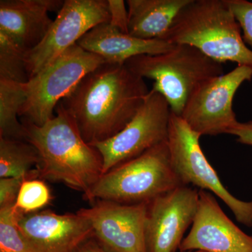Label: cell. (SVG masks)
Listing matches in <instances>:
<instances>
[{
  "mask_svg": "<svg viewBox=\"0 0 252 252\" xmlns=\"http://www.w3.org/2000/svg\"><path fill=\"white\" fill-rule=\"evenodd\" d=\"M149 89L125 64L105 63L59 102L88 144L114 137L135 117Z\"/></svg>",
  "mask_w": 252,
  "mask_h": 252,
  "instance_id": "6da1fadb",
  "label": "cell"
},
{
  "mask_svg": "<svg viewBox=\"0 0 252 252\" xmlns=\"http://www.w3.org/2000/svg\"><path fill=\"white\" fill-rule=\"evenodd\" d=\"M55 112V117L42 126L23 119L25 140L39 154L40 177L63 182L86 197L102 175V157L84 140L61 104Z\"/></svg>",
  "mask_w": 252,
  "mask_h": 252,
  "instance_id": "7a4b0ae2",
  "label": "cell"
},
{
  "mask_svg": "<svg viewBox=\"0 0 252 252\" xmlns=\"http://www.w3.org/2000/svg\"><path fill=\"white\" fill-rule=\"evenodd\" d=\"M160 39L193 46L222 64L230 61L252 69V49L225 0H191Z\"/></svg>",
  "mask_w": 252,
  "mask_h": 252,
  "instance_id": "3957f363",
  "label": "cell"
},
{
  "mask_svg": "<svg viewBox=\"0 0 252 252\" xmlns=\"http://www.w3.org/2000/svg\"><path fill=\"white\" fill-rule=\"evenodd\" d=\"M125 64L142 79L153 80L152 90L165 97L172 113L178 117L200 86L224 74L222 63L187 44H175L160 54L135 56Z\"/></svg>",
  "mask_w": 252,
  "mask_h": 252,
  "instance_id": "277c9868",
  "label": "cell"
},
{
  "mask_svg": "<svg viewBox=\"0 0 252 252\" xmlns=\"http://www.w3.org/2000/svg\"><path fill=\"white\" fill-rule=\"evenodd\" d=\"M180 185L167 141L103 174L86 198L126 205L149 203Z\"/></svg>",
  "mask_w": 252,
  "mask_h": 252,
  "instance_id": "5b68a950",
  "label": "cell"
},
{
  "mask_svg": "<svg viewBox=\"0 0 252 252\" xmlns=\"http://www.w3.org/2000/svg\"><path fill=\"white\" fill-rule=\"evenodd\" d=\"M105 61L81 48L71 46L26 83L27 97L19 117L36 126L55 117L59 102L70 94L84 77Z\"/></svg>",
  "mask_w": 252,
  "mask_h": 252,
  "instance_id": "8992f818",
  "label": "cell"
},
{
  "mask_svg": "<svg viewBox=\"0 0 252 252\" xmlns=\"http://www.w3.org/2000/svg\"><path fill=\"white\" fill-rule=\"evenodd\" d=\"M200 137L182 118L172 113L167 144L172 167L181 184L215 194L231 210L239 223L252 228V201L235 198L223 185L202 150Z\"/></svg>",
  "mask_w": 252,
  "mask_h": 252,
  "instance_id": "52a82bcc",
  "label": "cell"
},
{
  "mask_svg": "<svg viewBox=\"0 0 252 252\" xmlns=\"http://www.w3.org/2000/svg\"><path fill=\"white\" fill-rule=\"evenodd\" d=\"M171 114L165 97L150 89L135 117L119 133L91 144L102 157V175L167 142Z\"/></svg>",
  "mask_w": 252,
  "mask_h": 252,
  "instance_id": "ba28073f",
  "label": "cell"
},
{
  "mask_svg": "<svg viewBox=\"0 0 252 252\" xmlns=\"http://www.w3.org/2000/svg\"><path fill=\"white\" fill-rule=\"evenodd\" d=\"M109 20L108 0H65L45 37L26 53L29 78L77 44L88 32Z\"/></svg>",
  "mask_w": 252,
  "mask_h": 252,
  "instance_id": "9c48e42d",
  "label": "cell"
},
{
  "mask_svg": "<svg viewBox=\"0 0 252 252\" xmlns=\"http://www.w3.org/2000/svg\"><path fill=\"white\" fill-rule=\"evenodd\" d=\"M252 79V69L237 66L204 83L192 94L180 117L200 136L228 134L238 122L233 99L239 88Z\"/></svg>",
  "mask_w": 252,
  "mask_h": 252,
  "instance_id": "30bf717a",
  "label": "cell"
},
{
  "mask_svg": "<svg viewBox=\"0 0 252 252\" xmlns=\"http://www.w3.org/2000/svg\"><path fill=\"white\" fill-rule=\"evenodd\" d=\"M199 201V190L180 185L148 204L146 242L148 252H176L192 225Z\"/></svg>",
  "mask_w": 252,
  "mask_h": 252,
  "instance_id": "8fae6325",
  "label": "cell"
},
{
  "mask_svg": "<svg viewBox=\"0 0 252 252\" xmlns=\"http://www.w3.org/2000/svg\"><path fill=\"white\" fill-rule=\"evenodd\" d=\"M149 203L126 205L98 200L78 213L90 221L95 236L109 252H148L146 220Z\"/></svg>",
  "mask_w": 252,
  "mask_h": 252,
  "instance_id": "7c38bea8",
  "label": "cell"
},
{
  "mask_svg": "<svg viewBox=\"0 0 252 252\" xmlns=\"http://www.w3.org/2000/svg\"><path fill=\"white\" fill-rule=\"evenodd\" d=\"M181 252H252V237L226 216L215 195L199 189L196 215Z\"/></svg>",
  "mask_w": 252,
  "mask_h": 252,
  "instance_id": "4fadbf2b",
  "label": "cell"
},
{
  "mask_svg": "<svg viewBox=\"0 0 252 252\" xmlns=\"http://www.w3.org/2000/svg\"><path fill=\"white\" fill-rule=\"evenodd\" d=\"M18 227L33 252H75L94 235L90 221L78 212H33L23 215Z\"/></svg>",
  "mask_w": 252,
  "mask_h": 252,
  "instance_id": "5bb4252c",
  "label": "cell"
},
{
  "mask_svg": "<svg viewBox=\"0 0 252 252\" xmlns=\"http://www.w3.org/2000/svg\"><path fill=\"white\" fill-rule=\"evenodd\" d=\"M62 0H1L0 31L26 52L45 37L53 21L49 12L59 11Z\"/></svg>",
  "mask_w": 252,
  "mask_h": 252,
  "instance_id": "9a60e30c",
  "label": "cell"
},
{
  "mask_svg": "<svg viewBox=\"0 0 252 252\" xmlns=\"http://www.w3.org/2000/svg\"><path fill=\"white\" fill-rule=\"evenodd\" d=\"M77 44L100 56L106 63L125 64L141 55H157L170 51L175 44L162 39H138L119 31L109 22L101 23L81 37Z\"/></svg>",
  "mask_w": 252,
  "mask_h": 252,
  "instance_id": "2e32d148",
  "label": "cell"
},
{
  "mask_svg": "<svg viewBox=\"0 0 252 252\" xmlns=\"http://www.w3.org/2000/svg\"><path fill=\"white\" fill-rule=\"evenodd\" d=\"M191 0H127L128 33L146 40L160 39Z\"/></svg>",
  "mask_w": 252,
  "mask_h": 252,
  "instance_id": "e0dca14e",
  "label": "cell"
},
{
  "mask_svg": "<svg viewBox=\"0 0 252 252\" xmlns=\"http://www.w3.org/2000/svg\"><path fill=\"white\" fill-rule=\"evenodd\" d=\"M40 157L35 147L26 140L0 137V178L39 176Z\"/></svg>",
  "mask_w": 252,
  "mask_h": 252,
  "instance_id": "ac0fdd59",
  "label": "cell"
},
{
  "mask_svg": "<svg viewBox=\"0 0 252 252\" xmlns=\"http://www.w3.org/2000/svg\"><path fill=\"white\" fill-rule=\"evenodd\" d=\"M26 97V83L0 79V137L25 140L24 126L18 117Z\"/></svg>",
  "mask_w": 252,
  "mask_h": 252,
  "instance_id": "d6986e66",
  "label": "cell"
},
{
  "mask_svg": "<svg viewBox=\"0 0 252 252\" xmlns=\"http://www.w3.org/2000/svg\"><path fill=\"white\" fill-rule=\"evenodd\" d=\"M26 53L9 36L0 31V79L21 84L29 81Z\"/></svg>",
  "mask_w": 252,
  "mask_h": 252,
  "instance_id": "ffe728a7",
  "label": "cell"
},
{
  "mask_svg": "<svg viewBox=\"0 0 252 252\" xmlns=\"http://www.w3.org/2000/svg\"><path fill=\"white\" fill-rule=\"evenodd\" d=\"M14 206L0 208V252H33L18 227L23 215Z\"/></svg>",
  "mask_w": 252,
  "mask_h": 252,
  "instance_id": "44dd1931",
  "label": "cell"
},
{
  "mask_svg": "<svg viewBox=\"0 0 252 252\" xmlns=\"http://www.w3.org/2000/svg\"><path fill=\"white\" fill-rule=\"evenodd\" d=\"M51 200V193L42 181L26 179L20 189L14 209L23 215L36 212Z\"/></svg>",
  "mask_w": 252,
  "mask_h": 252,
  "instance_id": "7402d4cb",
  "label": "cell"
},
{
  "mask_svg": "<svg viewBox=\"0 0 252 252\" xmlns=\"http://www.w3.org/2000/svg\"><path fill=\"white\" fill-rule=\"evenodd\" d=\"M238 21L244 41L252 49V2L247 0H225Z\"/></svg>",
  "mask_w": 252,
  "mask_h": 252,
  "instance_id": "603a6c76",
  "label": "cell"
},
{
  "mask_svg": "<svg viewBox=\"0 0 252 252\" xmlns=\"http://www.w3.org/2000/svg\"><path fill=\"white\" fill-rule=\"evenodd\" d=\"M27 177L0 178V208L14 206L21 185Z\"/></svg>",
  "mask_w": 252,
  "mask_h": 252,
  "instance_id": "cb8c5ba5",
  "label": "cell"
},
{
  "mask_svg": "<svg viewBox=\"0 0 252 252\" xmlns=\"http://www.w3.org/2000/svg\"><path fill=\"white\" fill-rule=\"evenodd\" d=\"M108 4L110 12L109 24L119 31L128 33V14L125 1L123 0H108Z\"/></svg>",
  "mask_w": 252,
  "mask_h": 252,
  "instance_id": "d4e9b609",
  "label": "cell"
},
{
  "mask_svg": "<svg viewBox=\"0 0 252 252\" xmlns=\"http://www.w3.org/2000/svg\"><path fill=\"white\" fill-rule=\"evenodd\" d=\"M228 134L236 137L239 143L252 146V121L238 122L228 131Z\"/></svg>",
  "mask_w": 252,
  "mask_h": 252,
  "instance_id": "484cf974",
  "label": "cell"
},
{
  "mask_svg": "<svg viewBox=\"0 0 252 252\" xmlns=\"http://www.w3.org/2000/svg\"><path fill=\"white\" fill-rule=\"evenodd\" d=\"M75 252H109L93 240H87Z\"/></svg>",
  "mask_w": 252,
  "mask_h": 252,
  "instance_id": "4316f807",
  "label": "cell"
},
{
  "mask_svg": "<svg viewBox=\"0 0 252 252\" xmlns=\"http://www.w3.org/2000/svg\"><path fill=\"white\" fill-rule=\"evenodd\" d=\"M205 252L203 251H190V252Z\"/></svg>",
  "mask_w": 252,
  "mask_h": 252,
  "instance_id": "83f0119b",
  "label": "cell"
}]
</instances>
